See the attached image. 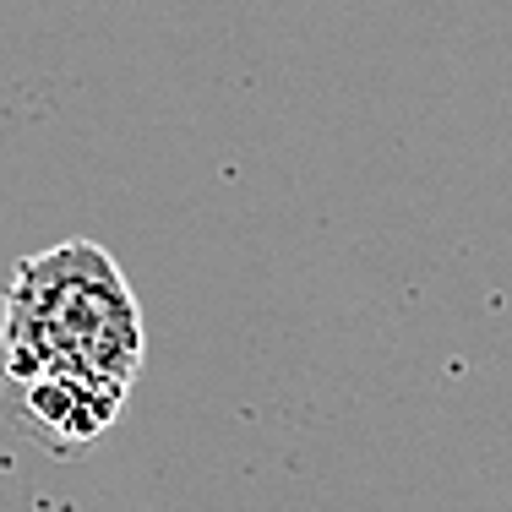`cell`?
Here are the masks:
<instances>
[{
	"instance_id": "cell-1",
	"label": "cell",
	"mask_w": 512,
	"mask_h": 512,
	"mask_svg": "<svg viewBox=\"0 0 512 512\" xmlns=\"http://www.w3.org/2000/svg\"><path fill=\"white\" fill-rule=\"evenodd\" d=\"M142 311L120 262L93 240H66L17 262L0 295V355L11 382L99 376L131 387L142 371Z\"/></svg>"
},
{
	"instance_id": "cell-2",
	"label": "cell",
	"mask_w": 512,
	"mask_h": 512,
	"mask_svg": "<svg viewBox=\"0 0 512 512\" xmlns=\"http://www.w3.org/2000/svg\"><path fill=\"white\" fill-rule=\"evenodd\" d=\"M11 420L55 458H77L115 425L120 404L131 387L99 382V376H33V382H11Z\"/></svg>"
}]
</instances>
